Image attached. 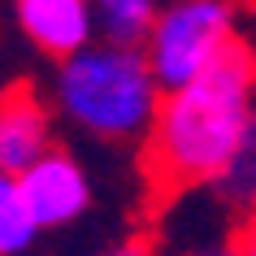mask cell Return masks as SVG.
<instances>
[{
  "label": "cell",
  "instance_id": "cell-1",
  "mask_svg": "<svg viewBox=\"0 0 256 256\" xmlns=\"http://www.w3.org/2000/svg\"><path fill=\"white\" fill-rule=\"evenodd\" d=\"M256 104V44L239 40L196 78L165 87L148 139L144 170L161 200L213 187L226 174Z\"/></svg>",
  "mask_w": 256,
  "mask_h": 256
},
{
  "label": "cell",
  "instance_id": "cell-2",
  "mask_svg": "<svg viewBox=\"0 0 256 256\" xmlns=\"http://www.w3.org/2000/svg\"><path fill=\"white\" fill-rule=\"evenodd\" d=\"M48 104L74 139L96 148H139L161 104V78L139 40L96 35L87 48L52 61Z\"/></svg>",
  "mask_w": 256,
  "mask_h": 256
},
{
  "label": "cell",
  "instance_id": "cell-3",
  "mask_svg": "<svg viewBox=\"0 0 256 256\" xmlns=\"http://www.w3.org/2000/svg\"><path fill=\"white\" fill-rule=\"evenodd\" d=\"M243 40V0H161L139 48L161 87L196 78Z\"/></svg>",
  "mask_w": 256,
  "mask_h": 256
},
{
  "label": "cell",
  "instance_id": "cell-4",
  "mask_svg": "<svg viewBox=\"0 0 256 256\" xmlns=\"http://www.w3.org/2000/svg\"><path fill=\"white\" fill-rule=\"evenodd\" d=\"M18 178H22V196H26V204H30V217L40 222L44 234L74 230L96 204L92 170H87L70 148H61V144L48 148L35 165H26Z\"/></svg>",
  "mask_w": 256,
  "mask_h": 256
},
{
  "label": "cell",
  "instance_id": "cell-5",
  "mask_svg": "<svg viewBox=\"0 0 256 256\" xmlns=\"http://www.w3.org/2000/svg\"><path fill=\"white\" fill-rule=\"evenodd\" d=\"M9 22L44 61H61L100 35L96 0H9Z\"/></svg>",
  "mask_w": 256,
  "mask_h": 256
},
{
  "label": "cell",
  "instance_id": "cell-6",
  "mask_svg": "<svg viewBox=\"0 0 256 256\" xmlns=\"http://www.w3.org/2000/svg\"><path fill=\"white\" fill-rule=\"evenodd\" d=\"M56 122L48 92L35 82H14L0 92V170L4 174H22L35 165L48 148H56Z\"/></svg>",
  "mask_w": 256,
  "mask_h": 256
},
{
  "label": "cell",
  "instance_id": "cell-7",
  "mask_svg": "<svg viewBox=\"0 0 256 256\" xmlns=\"http://www.w3.org/2000/svg\"><path fill=\"white\" fill-rule=\"evenodd\" d=\"M213 191H217V200L226 204L239 222L248 213H256V104H252L248 126H243L239 148H234V156H230L226 174L213 182Z\"/></svg>",
  "mask_w": 256,
  "mask_h": 256
},
{
  "label": "cell",
  "instance_id": "cell-8",
  "mask_svg": "<svg viewBox=\"0 0 256 256\" xmlns=\"http://www.w3.org/2000/svg\"><path fill=\"white\" fill-rule=\"evenodd\" d=\"M40 239L44 230L30 217V204L22 196V178L0 170V256H26Z\"/></svg>",
  "mask_w": 256,
  "mask_h": 256
},
{
  "label": "cell",
  "instance_id": "cell-9",
  "mask_svg": "<svg viewBox=\"0 0 256 256\" xmlns=\"http://www.w3.org/2000/svg\"><path fill=\"white\" fill-rule=\"evenodd\" d=\"M161 9V0H96L100 14V35L113 40H139L148 30L152 14Z\"/></svg>",
  "mask_w": 256,
  "mask_h": 256
},
{
  "label": "cell",
  "instance_id": "cell-10",
  "mask_svg": "<svg viewBox=\"0 0 256 256\" xmlns=\"http://www.w3.org/2000/svg\"><path fill=\"white\" fill-rule=\"evenodd\" d=\"M234 252H248V256H256V213H248L239 222V230H234V243H230Z\"/></svg>",
  "mask_w": 256,
  "mask_h": 256
}]
</instances>
